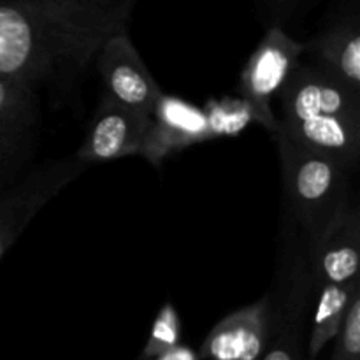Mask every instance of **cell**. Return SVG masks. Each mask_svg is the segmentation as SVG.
I'll return each instance as SVG.
<instances>
[{"mask_svg":"<svg viewBox=\"0 0 360 360\" xmlns=\"http://www.w3.org/2000/svg\"><path fill=\"white\" fill-rule=\"evenodd\" d=\"M134 0L0 2V77L35 90L79 76L105 41L127 32Z\"/></svg>","mask_w":360,"mask_h":360,"instance_id":"obj_1","label":"cell"},{"mask_svg":"<svg viewBox=\"0 0 360 360\" xmlns=\"http://www.w3.org/2000/svg\"><path fill=\"white\" fill-rule=\"evenodd\" d=\"M283 190L292 214L304 229L309 245L316 241L352 202L350 171L274 130Z\"/></svg>","mask_w":360,"mask_h":360,"instance_id":"obj_2","label":"cell"},{"mask_svg":"<svg viewBox=\"0 0 360 360\" xmlns=\"http://www.w3.org/2000/svg\"><path fill=\"white\" fill-rule=\"evenodd\" d=\"M304 53L306 42L290 37L281 27H271L243 67L239 79L241 101L252 111L253 122L271 134L278 125L273 101L292 72L301 65Z\"/></svg>","mask_w":360,"mask_h":360,"instance_id":"obj_3","label":"cell"},{"mask_svg":"<svg viewBox=\"0 0 360 360\" xmlns=\"http://www.w3.org/2000/svg\"><path fill=\"white\" fill-rule=\"evenodd\" d=\"M83 171L76 158L48 160L0 195V260L39 211Z\"/></svg>","mask_w":360,"mask_h":360,"instance_id":"obj_4","label":"cell"},{"mask_svg":"<svg viewBox=\"0 0 360 360\" xmlns=\"http://www.w3.org/2000/svg\"><path fill=\"white\" fill-rule=\"evenodd\" d=\"M280 123L347 118L360 122V94L311 65H299L280 95Z\"/></svg>","mask_w":360,"mask_h":360,"instance_id":"obj_5","label":"cell"},{"mask_svg":"<svg viewBox=\"0 0 360 360\" xmlns=\"http://www.w3.org/2000/svg\"><path fill=\"white\" fill-rule=\"evenodd\" d=\"M97 69L108 91V101L130 111L150 115L162 88L144 65L139 51L127 32L112 35L102 44Z\"/></svg>","mask_w":360,"mask_h":360,"instance_id":"obj_6","label":"cell"},{"mask_svg":"<svg viewBox=\"0 0 360 360\" xmlns=\"http://www.w3.org/2000/svg\"><path fill=\"white\" fill-rule=\"evenodd\" d=\"M206 141H213V137L204 109L178 95L162 91L150 112V127L141 157L158 167L171 155Z\"/></svg>","mask_w":360,"mask_h":360,"instance_id":"obj_7","label":"cell"},{"mask_svg":"<svg viewBox=\"0 0 360 360\" xmlns=\"http://www.w3.org/2000/svg\"><path fill=\"white\" fill-rule=\"evenodd\" d=\"M273 327L271 295L229 313L204 338L199 359L260 360L266 354Z\"/></svg>","mask_w":360,"mask_h":360,"instance_id":"obj_8","label":"cell"},{"mask_svg":"<svg viewBox=\"0 0 360 360\" xmlns=\"http://www.w3.org/2000/svg\"><path fill=\"white\" fill-rule=\"evenodd\" d=\"M148 127L150 115L120 108L104 98L74 158L88 165L141 155Z\"/></svg>","mask_w":360,"mask_h":360,"instance_id":"obj_9","label":"cell"},{"mask_svg":"<svg viewBox=\"0 0 360 360\" xmlns=\"http://www.w3.org/2000/svg\"><path fill=\"white\" fill-rule=\"evenodd\" d=\"M309 248L313 285L350 287L359 283L360 211L357 202L348 204Z\"/></svg>","mask_w":360,"mask_h":360,"instance_id":"obj_10","label":"cell"},{"mask_svg":"<svg viewBox=\"0 0 360 360\" xmlns=\"http://www.w3.org/2000/svg\"><path fill=\"white\" fill-rule=\"evenodd\" d=\"M37 129L35 90L0 77V183L30 155Z\"/></svg>","mask_w":360,"mask_h":360,"instance_id":"obj_11","label":"cell"},{"mask_svg":"<svg viewBox=\"0 0 360 360\" xmlns=\"http://www.w3.org/2000/svg\"><path fill=\"white\" fill-rule=\"evenodd\" d=\"M313 292V278L309 262L302 255L290 264L287 290L278 313H273L271 340L260 360H308L302 343V329L308 316L309 299Z\"/></svg>","mask_w":360,"mask_h":360,"instance_id":"obj_12","label":"cell"},{"mask_svg":"<svg viewBox=\"0 0 360 360\" xmlns=\"http://www.w3.org/2000/svg\"><path fill=\"white\" fill-rule=\"evenodd\" d=\"M315 69L360 94V34L357 21H341L306 42Z\"/></svg>","mask_w":360,"mask_h":360,"instance_id":"obj_13","label":"cell"},{"mask_svg":"<svg viewBox=\"0 0 360 360\" xmlns=\"http://www.w3.org/2000/svg\"><path fill=\"white\" fill-rule=\"evenodd\" d=\"M316 290L315 308L311 316V330L306 343V359L315 360L323 348L334 341L341 323L348 313L354 295L360 290V281L350 287L345 285H313Z\"/></svg>","mask_w":360,"mask_h":360,"instance_id":"obj_14","label":"cell"},{"mask_svg":"<svg viewBox=\"0 0 360 360\" xmlns=\"http://www.w3.org/2000/svg\"><path fill=\"white\" fill-rule=\"evenodd\" d=\"M207 125L213 139L221 136H234L241 132L248 123L253 122L252 111L241 98H211L204 108Z\"/></svg>","mask_w":360,"mask_h":360,"instance_id":"obj_15","label":"cell"},{"mask_svg":"<svg viewBox=\"0 0 360 360\" xmlns=\"http://www.w3.org/2000/svg\"><path fill=\"white\" fill-rule=\"evenodd\" d=\"M179 338H181L179 315L171 302H165L151 326L150 336L139 355H143L146 360H157L169 350L178 347Z\"/></svg>","mask_w":360,"mask_h":360,"instance_id":"obj_16","label":"cell"},{"mask_svg":"<svg viewBox=\"0 0 360 360\" xmlns=\"http://www.w3.org/2000/svg\"><path fill=\"white\" fill-rule=\"evenodd\" d=\"M330 360H360V290L352 299L340 333L334 338Z\"/></svg>","mask_w":360,"mask_h":360,"instance_id":"obj_17","label":"cell"},{"mask_svg":"<svg viewBox=\"0 0 360 360\" xmlns=\"http://www.w3.org/2000/svg\"><path fill=\"white\" fill-rule=\"evenodd\" d=\"M157 360H199V355L193 354L190 348H185V347H181V345H178V347L172 348V350H169L167 354H164Z\"/></svg>","mask_w":360,"mask_h":360,"instance_id":"obj_18","label":"cell"},{"mask_svg":"<svg viewBox=\"0 0 360 360\" xmlns=\"http://www.w3.org/2000/svg\"><path fill=\"white\" fill-rule=\"evenodd\" d=\"M136 360H146V359H144V357H143V355H139V357H137Z\"/></svg>","mask_w":360,"mask_h":360,"instance_id":"obj_19","label":"cell"}]
</instances>
